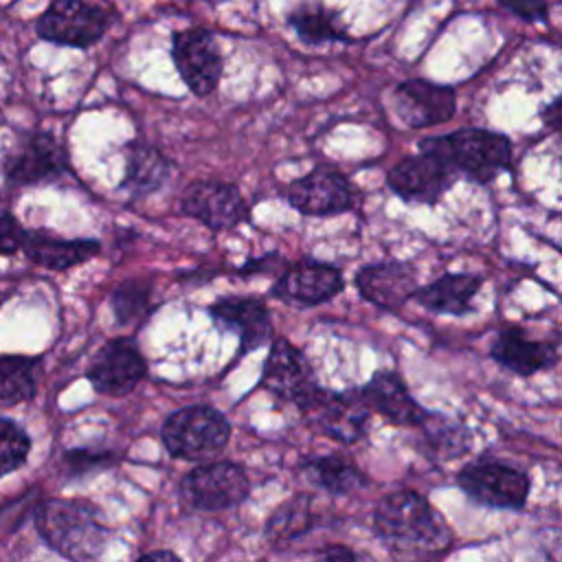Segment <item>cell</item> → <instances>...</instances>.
Segmentation results:
<instances>
[{"mask_svg":"<svg viewBox=\"0 0 562 562\" xmlns=\"http://www.w3.org/2000/svg\"><path fill=\"white\" fill-rule=\"evenodd\" d=\"M72 173L66 149L50 132H33L4 162V178L11 187H33Z\"/></svg>","mask_w":562,"mask_h":562,"instance_id":"14","label":"cell"},{"mask_svg":"<svg viewBox=\"0 0 562 562\" xmlns=\"http://www.w3.org/2000/svg\"><path fill=\"white\" fill-rule=\"evenodd\" d=\"M312 562H360V560H358V555L351 549L334 544V547L323 549Z\"/></svg>","mask_w":562,"mask_h":562,"instance_id":"34","label":"cell"},{"mask_svg":"<svg viewBox=\"0 0 562 562\" xmlns=\"http://www.w3.org/2000/svg\"><path fill=\"white\" fill-rule=\"evenodd\" d=\"M169 158L154 145L143 140H132L125 145V176L121 189L130 198H143L158 191L171 176Z\"/></svg>","mask_w":562,"mask_h":562,"instance_id":"24","label":"cell"},{"mask_svg":"<svg viewBox=\"0 0 562 562\" xmlns=\"http://www.w3.org/2000/svg\"><path fill=\"white\" fill-rule=\"evenodd\" d=\"M540 119L547 127L551 130H562V97L549 101L542 110H540Z\"/></svg>","mask_w":562,"mask_h":562,"instance_id":"35","label":"cell"},{"mask_svg":"<svg viewBox=\"0 0 562 562\" xmlns=\"http://www.w3.org/2000/svg\"><path fill=\"white\" fill-rule=\"evenodd\" d=\"M136 562H182V560L171 551H149L143 558H138Z\"/></svg>","mask_w":562,"mask_h":562,"instance_id":"37","label":"cell"},{"mask_svg":"<svg viewBox=\"0 0 562 562\" xmlns=\"http://www.w3.org/2000/svg\"><path fill=\"white\" fill-rule=\"evenodd\" d=\"M285 200L303 215L327 217L349 211L356 204V193L345 173L334 167L318 165L290 182Z\"/></svg>","mask_w":562,"mask_h":562,"instance_id":"13","label":"cell"},{"mask_svg":"<svg viewBox=\"0 0 562 562\" xmlns=\"http://www.w3.org/2000/svg\"><path fill=\"white\" fill-rule=\"evenodd\" d=\"M490 356L516 375H533L558 362V349L549 340H531L522 329L509 327L498 331L490 347Z\"/></svg>","mask_w":562,"mask_h":562,"instance_id":"22","label":"cell"},{"mask_svg":"<svg viewBox=\"0 0 562 562\" xmlns=\"http://www.w3.org/2000/svg\"><path fill=\"white\" fill-rule=\"evenodd\" d=\"M277 257H279V255H266V257L252 259V261H248L239 272H241V274H257V272H270V268H281V270H285L283 259H279L277 263H270V261H274Z\"/></svg>","mask_w":562,"mask_h":562,"instance_id":"36","label":"cell"},{"mask_svg":"<svg viewBox=\"0 0 562 562\" xmlns=\"http://www.w3.org/2000/svg\"><path fill=\"white\" fill-rule=\"evenodd\" d=\"M35 527L57 553L72 562L97 558L110 536L99 507L79 498H50L37 505Z\"/></svg>","mask_w":562,"mask_h":562,"instance_id":"2","label":"cell"},{"mask_svg":"<svg viewBox=\"0 0 562 562\" xmlns=\"http://www.w3.org/2000/svg\"><path fill=\"white\" fill-rule=\"evenodd\" d=\"M391 108L404 125L419 130L450 121L457 110V94L450 86L406 79L393 90Z\"/></svg>","mask_w":562,"mask_h":562,"instance_id":"17","label":"cell"},{"mask_svg":"<svg viewBox=\"0 0 562 562\" xmlns=\"http://www.w3.org/2000/svg\"><path fill=\"white\" fill-rule=\"evenodd\" d=\"M116 22V11L105 4L57 0L50 2L35 20V33L53 44L88 48L97 44Z\"/></svg>","mask_w":562,"mask_h":562,"instance_id":"5","label":"cell"},{"mask_svg":"<svg viewBox=\"0 0 562 562\" xmlns=\"http://www.w3.org/2000/svg\"><path fill=\"white\" fill-rule=\"evenodd\" d=\"M342 288L345 279L338 266L303 259L281 270L272 283V294L294 307H314L338 296Z\"/></svg>","mask_w":562,"mask_h":562,"instance_id":"15","label":"cell"},{"mask_svg":"<svg viewBox=\"0 0 562 562\" xmlns=\"http://www.w3.org/2000/svg\"><path fill=\"white\" fill-rule=\"evenodd\" d=\"M303 474L321 490L329 494H349L364 485L362 472L340 454H325L312 457L303 463Z\"/></svg>","mask_w":562,"mask_h":562,"instance_id":"26","label":"cell"},{"mask_svg":"<svg viewBox=\"0 0 562 562\" xmlns=\"http://www.w3.org/2000/svg\"><path fill=\"white\" fill-rule=\"evenodd\" d=\"M419 151L435 154L457 176H465L479 184L492 182L512 162L509 138L483 127H461L443 136L424 138Z\"/></svg>","mask_w":562,"mask_h":562,"instance_id":"3","label":"cell"},{"mask_svg":"<svg viewBox=\"0 0 562 562\" xmlns=\"http://www.w3.org/2000/svg\"><path fill=\"white\" fill-rule=\"evenodd\" d=\"M180 213L222 233L248 220V204L231 182L195 180L180 195Z\"/></svg>","mask_w":562,"mask_h":562,"instance_id":"11","label":"cell"},{"mask_svg":"<svg viewBox=\"0 0 562 562\" xmlns=\"http://www.w3.org/2000/svg\"><path fill=\"white\" fill-rule=\"evenodd\" d=\"M360 395L369 411L382 415L393 426H426L435 415L417 404L400 373L389 369H378L369 382L360 386Z\"/></svg>","mask_w":562,"mask_h":562,"instance_id":"18","label":"cell"},{"mask_svg":"<svg viewBox=\"0 0 562 562\" xmlns=\"http://www.w3.org/2000/svg\"><path fill=\"white\" fill-rule=\"evenodd\" d=\"M20 250L33 266L46 270H68L97 257L101 252V244L97 239H64L46 231L26 228Z\"/></svg>","mask_w":562,"mask_h":562,"instance_id":"21","label":"cell"},{"mask_svg":"<svg viewBox=\"0 0 562 562\" xmlns=\"http://www.w3.org/2000/svg\"><path fill=\"white\" fill-rule=\"evenodd\" d=\"M356 288L371 305L397 312L419 290L417 272L406 261H380L358 270Z\"/></svg>","mask_w":562,"mask_h":562,"instance_id":"20","label":"cell"},{"mask_svg":"<svg viewBox=\"0 0 562 562\" xmlns=\"http://www.w3.org/2000/svg\"><path fill=\"white\" fill-rule=\"evenodd\" d=\"M24 226L9 213H2V222H0V250L4 257L13 255L15 250H20V241L24 235Z\"/></svg>","mask_w":562,"mask_h":562,"instance_id":"31","label":"cell"},{"mask_svg":"<svg viewBox=\"0 0 562 562\" xmlns=\"http://www.w3.org/2000/svg\"><path fill=\"white\" fill-rule=\"evenodd\" d=\"M503 9H507L509 13L527 20V22H542L547 20L549 15V7L547 4H533V2H527V4H503Z\"/></svg>","mask_w":562,"mask_h":562,"instance_id":"33","label":"cell"},{"mask_svg":"<svg viewBox=\"0 0 562 562\" xmlns=\"http://www.w3.org/2000/svg\"><path fill=\"white\" fill-rule=\"evenodd\" d=\"M151 303V283L140 279H127L110 294V310L119 325H132L145 316Z\"/></svg>","mask_w":562,"mask_h":562,"instance_id":"28","label":"cell"},{"mask_svg":"<svg viewBox=\"0 0 562 562\" xmlns=\"http://www.w3.org/2000/svg\"><path fill=\"white\" fill-rule=\"evenodd\" d=\"M483 285L481 274L470 272H448L435 279L428 285H419L415 292V301L435 314L465 316L474 310V296Z\"/></svg>","mask_w":562,"mask_h":562,"instance_id":"23","label":"cell"},{"mask_svg":"<svg viewBox=\"0 0 562 562\" xmlns=\"http://www.w3.org/2000/svg\"><path fill=\"white\" fill-rule=\"evenodd\" d=\"M261 386L279 400L303 411L321 391L316 373L305 353L285 338H274L261 373Z\"/></svg>","mask_w":562,"mask_h":562,"instance_id":"8","label":"cell"},{"mask_svg":"<svg viewBox=\"0 0 562 562\" xmlns=\"http://www.w3.org/2000/svg\"><path fill=\"white\" fill-rule=\"evenodd\" d=\"M288 24L294 29L299 40L305 44H325V42H347L349 35L338 18V13L312 4V7H301L292 13H288Z\"/></svg>","mask_w":562,"mask_h":562,"instance_id":"27","label":"cell"},{"mask_svg":"<svg viewBox=\"0 0 562 562\" xmlns=\"http://www.w3.org/2000/svg\"><path fill=\"white\" fill-rule=\"evenodd\" d=\"M373 529L391 549L404 553H435L450 540L441 514L413 490L386 494L373 512Z\"/></svg>","mask_w":562,"mask_h":562,"instance_id":"1","label":"cell"},{"mask_svg":"<svg viewBox=\"0 0 562 562\" xmlns=\"http://www.w3.org/2000/svg\"><path fill=\"white\" fill-rule=\"evenodd\" d=\"M231 437V424L222 411L209 404H191L173 411L162 428L160 439L167 452L184 461H206L224 450Z\"/></svg>","mask_w":562,"mask_h":562,"instance_id":"4","label":"cell"},{"mask_svg":"<svg viewBox=\"0 0 562 562\" xmlns=\"http://www.w3.org/2000/svg\"><path fill=\"white\" fill-rule=\"evenodd\" d=\"M301 413L312 426H316L318 432L340 443L360 441L367 435L371 417V411L364 404L360 389L340 393L321 389Z\"/></svg>","mask_w":562,"mask_h":562,"instance_id":"10","label":"cell"},{"mask_svg":"<svg viewBox=\"0 0 562 562\" xmlns=\"http://www.w3.org/2000/svg\"><path fill=\"white\" fill-rule=\"evenodd\" d=\"M250 492L248 476L233 461H211L193 468L180 481V496L200 512H222L239 505Z\"/></svg>","mask_w":562,"mask_h":562,"instance_id":"6","label":"cell"},{"mask_svg":"<svg viewBox=\"0 0 562 562\" xmlns=\"http://www.w3.org/2000/svg\"><path fill=\"white\" fill-rule=\"evenodd\" d=\"M40 358L2 353L0 358V404L4 408L24 404L35 397L37 391Z\"/></svg>","mask_w":562,"mask_h":562,"instance_id":"25","label":"cell"},{"mask_svg":"<svg viewBox=\"0 0 562 562\" xmlns=\"http://www.w3.org/2000/svg\"><path fill=\"white\" fill-rule=\"evenodd\" d=\"M147 375V360L130 338L108 340L92 362L88 364L86 378L99 395L123 397L130 395Z\"/></svg>","mask_w":562,"mask_h":562,"instance_id":"12","label":"cell"},{"mask_svg":"<svg viewBox=\"0 0 562 562\" xmlns=\"http://www.w3.org/2000/svg\"><path fill=\"white\" fill-rule=\"evenodd\" d=\"M171 59L180 79L195 97H206L217 88L224 57L215 35L209 29L189 26L173 33Z\"/></svg>","mask_w":562,"mask_h":562,"instance_id":"7","label":"cell"},{"mask_svg":"<svg viewBox=\"0 0 562 562\" xmlns=\"http://www.w3.org/2000/svg\"><path fill=\"white\" fill-rule=\"evenodd\" d=\"M457 483L476 503L501 509H520L529 496V476L492 459H479L461 468Z\"/></svg>","mask_w":562,"mask_h":562,"instance_id":"9","label":"cell"},{"mask_svg":"<svg viewBox=\"0 0 562 562\" xmlns=\"http://www.w3.org/2000/svg\"><path fill=\"white\" fill-rule=\"evenodd\" d=\"M209 316L239 338V353L255 351L272 334L270 310L259 296H222L206 307Z\"/></svg>","mask_w":562,"mask_h":562,"instance_id":"19","label":"cell"},{"mask_svg":"<svg viewBox=\"0 0 562 562\" xmlns=\"http://www.w3.org/2000/svg\"><path fill=\"white\" fill-rule=\"evenodd\" d=\"M31 452V437L29 432L11 417L0 419V461L2 474H11L13 470L26 463Z\"/></svg>","mask_w":562,"mask_h":562,"instance_id":"29","label":"cell"},{"mask_svg":"<svg viewBox=\"0 0 562 562\" xmlns=\"http://www.w3.org/2000/svg\"><path fill=\"white\" fill-rule=\"evenodd\" d=\"M112 454L110 452H92V450H68L64 452V463L72 470V472H86L90 468H101L105 463H110Z\"/></svg>","mask_w":562,"mask_h":562,"instance_id":"32","label":"cell"},{"mask_svg":"<svg viewBox=\"0 0 562 562\" xmlns=\"http://www.w3.org/2000/svg\"><path fill=\"white\" fill-rule=\"evenodd\" d=\"M307 520H310V512H307L305 498H292L290 503L279 507L277 514L270 518L268 533L272 538H290L292 533H301Z\"/></svg>","mask_w":562,"mask_h":562,"instance_id":"30","label":"cell"},{"mask_svg":"<svg viewBox=\"0 0 562 562\" xmlns=\"http://www.w3.org/2000/svg\"><path fill=\"white\" fill-rule=\"evenodd\" d=\"M459 176L435 154L419 151L402 158L386 173L389 189L404 202L437 204Z\"/></svg>","mask_w":562,"mask_h":562,"instance_id":"16","label":"cell"}]
</instances>
